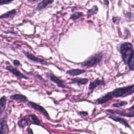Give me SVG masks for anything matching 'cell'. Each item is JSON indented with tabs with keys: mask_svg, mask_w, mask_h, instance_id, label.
I'll list each match as a JSON object with an SVG mask.
<instances>
[{
	"mask_svg": "<svg viewBox=\"0 0 134 134\" xmlns=\"http://www.w3.org/2000/svg\"><path fill=\"white\" fill-rule=\"evenodd\" d=\"M100 85H103V86L105 85V82L104 80H99V79H97L95 81H94L93 82L90 83L88 87L89 90H94L98 86H100Z\"/></svg>",
	"mask_w": 134,
	"mask_h": 134,
	"instance_id": "cell-10",
	"label": "cell"
},
{
	"mask_svg": "<svg viewBox=\"0 0 134 134\" xmlns=\"http://www.w3.org/2000/svg\"><path fill=\"white\" fill-rule=\"evenodd\" d=\"M98 12V8L97 6H94L92 8L88 10L87 12V16L88 17H91V16L96 14V13Z\"/></svg>",
	"mask_w": 134,
	"mask_h": 134,
	"instance_id": "cell-18",
	"label": "cell"
},
{
	"mask_svg": "<svg viewBox=\"0 0 134 134\" xmlns=\"http://www.w3.org/2000/svg\"><path fill=\"white\" fill-rule=\"evenodd\" d=\"M128 65L131 70L134 71V50H133L132 54L129 59Z\"/></svg>",
	"mask_w": 134,
	"mask_h": 134,
	"instance_id": "cell-19",
	"label": "cell"
},
{
	"mask_svg": "<svg viewBox=\"0 0 134 134\" xmlns=\"http://www.w3.org/2000/svg\"><path fill=\"white\" fill-rule=\"evenodd\" d=\"M80 113L81 115H83V116H87L88 115V113L86 111H82V112H80Z\"/></svg>",
	"mask_w": 134,
	"mask_h": 134,
	"instance_id": "cell-27",
	"label": "cell"
},
{
	"mask_svg": "<svg viewBox=\"0 0 134 134\" xmlns=\"http://www.w3.org/2000/svg\"><path fill=\"white\" fill-rule=\"evenodd\" d=\"M85 72V70H81V69H72L68 70L66 72V73L72 75V76H76L80 75L81 74H82L83 73Z\"/></svg>",
	"mask_w": 134,
	"mask_h": 134,
	"instance_id": "cell-15",
	"label": "cell"
},
{
	"mask_svg": "<svg viewBox=\"0 0 134 134\" xmlns=\"http://www.w3.org/2000/svg\"><path fill=\"white\" fill-rule=\"evenodd\" d=\"M6 69L8 71H9L10 72H11L12 74H13L14 75L17 76L18 78L20 79H26L28 80V77L25 76L24 74H23L21 72H20L18 70H17L16 68H14V66L12 65H8L6 66Z\"/></svg>",
	"mask_w": 134,
	"mask_h": 134,
	"instance_id": "cell-5",
	"label": "cell"
},
{
	"mask_svg": "<svg viewBox=\"0 0 134 134\" xmlns=\"http://www.w3.org/2000/svg\"><path fill=\"white\" fill-rule=\"evenodd\" d=\"M134 110V105L133 106H132V107H131L130 108H129V109H128V110Z\"/></svg>",
	"mask_w": 134,
	"mask_h": 134,
	"instance_id": "cell-30",
	"label": "cell"
},
{
	"mask_svg": "<svg viewBox=\"0 0 134 134\" xmlns=\"http://www.w3.org/2000/svg\"><path fill=\"white\" fill-rule=\"evenodd\" d=\"M53 1H50V0H43L40 2L37 5L36 7V10L38 11H40L46 7H47L49 4L52 3Z\"/></svg>",
	"mask_w": 134,
	"mask_h": 134,
	"instance_id": "cell-12",
	"label": "cell"
},
{
	"mask_svg": "<svg viewBox=\"0 0 134 134\" xmlns=\"http://www.w3.org/2000/svg\"><path fill=\"white\" fill-rule=\"evenodd\" d=\"M102 58L103 53L102 52L97 53L88 58L86 60L82 63V66L86 67L94 66L100 62Z\"/></svg>",
	"mask_w": 134,
	"mask_h": 134,
	"instance_id": "cell-3",
	"label": "cell"
},
{
	"mask_svg": "<svg viewBox=\"0 0 134 134\" xmlns=\"http://www.w3.org/2000/svg\"><path fill=\"white\" fill-rule=\"evenodd\" d=\"M104 2L105 3V4H106V5H108V3H109L108 1H104Z\"/></svg>",
	"mask_w": 134,
	"mask_h": 134,
	"instance_id": "cell-29",
	"label": "cell"
},
{
	"mask_svg": "<svg viewBox=\"0 0 134 134\" xmlns=\"http://www.w3.org/2000/svg\"><path fill=\"white\" fill-rule=\"evenodd\" d=\"M12 2V1H0V5H4V4H8L9 3H10Z\"/></svg>",
	"mask_w": 134,
	"mask_h": 134,
	"instance_id": "cell-26",
	"label": "cell"
},
{
	"mask_svg": "<svg viewBox=\"0 0 134 134\" xmlns=\"http://www.w3.org/2000/svg\"><path fill=\"white\" fill-rule=\"evenodd\" d=\"M13 64L15 66H21V63H20L19 61L18 60H15L13 61Z\"/></svg>",
	"mask_w": 134,
	"mask_h": 134,
	"instance_id": "cell-24",
	"label": "cell"
},
{
	"mask_svg": "<svg viewBox=\"0 0 134 134\" xmlns=\"http://www.w3.org/2000/svg\"><path fill=\"white\" fill-rule=\"evenodd\" d=\"M29 118L30 120L34 124L38 125H40V120H39V119L37 118V117L36 115H30L29 116Z\"/></svg>",
	"mask_w": 134,
	"mask_h": 134,
	"instance_id": "cell-20",
	"label": "cell"
},
{
	"mask_svg": "<svg viewBox=\"0 0 134 134\" xmlns=\"http://www.w3.org/2000/svg\"><path fill=\"white\" fill-rule=\"evenodd\" d=\"M23 53H24L25 55L29 60H30V61H32L34 62H36V63H40L41 64L45 65H48L50 64L49 62H48L46 60H43L42 59L36 57V56H35L34 55H33L31 53H30L29 52L24 51Z\"/></svg>",
	"mask_w": 134,
	"mask_h": 134,
	"instance_id": "cell-4",
	"label": "cell"
},
{
	"mask_svg": "<svg viewBox=\"0 0 134 134\" xmlns=\"http://www.w3.org/2000/svg\"><path fill=\"white\" fill-rule=\"evenodd\" d=\"M6 97L5 96H3L0 99V117L4 111L6 104Z\"/></svg>",
	"mask_w": 134,
	"mask_h": 134,
	"instance_id": "cell-14",
	"label": "cell"
},
{
	"mask_svg": "<svg viewBox=\"0 0 134 134\" xmlns=\"http://www.w3.org/2000/svg\"><path fill=\"white\" fill-rule=\"evenodd\" d=\"M113 97L111 92H109V93L105 94L104 95L102 96L98 99H97L96 101L98 104H102L105 103L113 99Z\"/></svg>",
	"mask_w": 134,
	"mask_h": 134,
	"instance_id": "cell-8",
	"label": "cell"
},
{
	"mask_svg": "<svg viewBox=\"0 0 134 134\" xmlns=\"http://www.w3.org/2000/svg\"><path fill=\"white\" fill-rule=\"evenodd\" d=\"M83 16V14L82 12H75L73 14H72L70 17L71 19H72L73 20H75L79 18H80L81 17Z\"/></svg>",
	"mask_w": 134,
	"mask_h": 134,
	"instance_id": "cell-21",
	"label": "cell"
},
{
	"mask_svg": "<svg viewBox=\"0 0 134 134\" xmlns=\"http://www.w3.org/2000/svg\"><path fill=\"white\" fill-rule=\"evenodd\" d=\"M10 98L13 100H15L16 101H19L23 103H26L28 102L27 97L22 94H15L11 95L10 96Z\"/></svg>",
	"mask_w": 134,
	"mask_h": 134,
	"instance_id": "cell-11",
	"label": "cell"
},
{
	"mask_svg": "<svg viewBox=\"0 0 134 134\" xmlns=\"http://www.w3.org/2000/svg\"><path fill=\"white\" fill-rule=\"evenodd\" d=\"M46 74H47V76L50 79V80L53 82L56 83L59 87H62V88H64L66 87L65 83L63 81L60 80L58 77L54 75L53 74L50 73H47Z\"/></svg>",
	"mask_w": 134,
	"mask_h": 134,
	"instance_id": "cell-7",
	"label": "cell"
},
{
	"mask_svg": "<svg viewBox=\"0 0 134 134\" xmlns=\"http://www.w3.org/2000/svg\"><path fill=\"white\" fill-rule=\"evenodd\" d=\"M109 118L113 119V120L117 121V122H119L120 124H121L122 125H124L125 127H128L130 128V126L128 124V123L126 121V120H125L124 118L119 117H116V116H109Z\"/></svg>",
	"mask_w": 134,
	"mask_h": 134,
	"instance_id": "cell-13",
	"label": "cell"
},
{
	"mask_svg": "<svg viewBox=\"0 0 134 134\" xmlns=\"http://www.w3.org/2000/svg\"><path fill=\"white\" fill-rule=\"evenodd\" d=\"M107 112H109L111 114H116L122 116H125L128 117H134V111H131L130 113H125L121 110H107Z\"/></svg>",
	"mask_w": 134,
	"mask_h": 134,
	"instance_id": "cell-9",
	"label": "cell"
},
{
	"mask_svg": "<svg viewBox=\"0 0 134 134\" xmlns=\"http://www.w3.org/2000/svg\"><path fill=\"white\" fill-rule=\"evenodd\" d=\"M27 121L25 119H22L20 121V126L22 127H25L27 126Z\"/></svg>",
	"mask_w": 134,
	"mask_h": 134,
	"instance_id": "cell-23",
	"label": "cell"
},
{
	"mask_svg": "<svg viewBox=\"0 0 134 134\" xmlns=\"http://www.w3.org/2000/svg\"><path fill=\"white\" fill-rule=\"evenodd\" d=\"M120 17H114V18H113V22H114V23L118 24V23H119V20H120Z\"/></svg>",
	"mask_w": 134,
	"mask_h": 134,
	"instance_id": "cell-25",
	"label": "cell"
},
{
	"mask_svg": "<svg viewBox=\"0 0 134 134\" xmlns=\"http://www.w3.org/2000/svg\"><path fill=\"white\" fill-rule=\"evenodd\" d=\"M27 131H28V134H34L33 132H32V130H31L30 128H28V130H27Z\"/></svg>",
	"mask_w": 134,
	"mask_h": 134,
	"instance_id": "cell-28",
	"label": "cell"
},
{
	"mask_svg": "<svg viewBox=\"0 0 134 134\" xmlns=\"http://www.w3.org/2000/svg\"><path fill=\"white\" fill-rule=\"evenodd\" d=\"M127 102H124V101H121L119 103H117L115 104H114L113 105V106L114 107H117V108H119V107H121L123 106H125L126 105H127Z\"/></svg>",
	"mask_w": 134,
	"mask_h": 134,
	"instance_id": "cell-22",
	"label": "cell"
},
{
	"mask_svg": "<svg viewBox=\"0 0 134 134\" xmlns=\"http://www.w3.org/2000/svg\"><path fill=\"white\" fill-rule=\"evenodd\" d=\"M119 51L121 54L124 62L128 64L129 59L133 52L132 45L129 42H124L120 44Z\"/></svg>",
	"mask_w": 134,
	"mask_h": 134,
	"instance_id": "cell-1",
	"label": "cell"
},
{
	"mask_svg": "<svg viewBox=\"0 0 134 134\" xmlns=\"http://www.w3.org/2000/svg\"><path fill=\"white\" fill-rule=\"evenodd\" d=\"M113 97H126L134 93V85L117 88L111 92Z\"/></svg>",
	"mask_w": 134,
	"mask_h": 134,
	"instance_id": "cell-2",
	"label": "cell"
},
{
	"mask_svg": "<svg viewBox=\"0 0 134 134\" xmlns=\"http://www.w3.org/2000/svg\"><path fill=\"white\" fill-rule=\"evenodd\" d=\"M88 80L87 79L82 78H75L72 79V83H76L79 85H85L88 82Z\"/></svg>",
	"mask_w": 134,
	"mask_h": 134,
	"instance_id": "cell-16",
	"label": "cell"
},
{
	"mask_svg": "<svg viewBox=\"0 0 134 134\" xmlns=\"http://www.w3.org/2000/svg\"><path fill=\"white\" fill-rule=\"evenodd\" d=\"M16 14V9H13L9 12L5 13V14H2L0 16V18H11L14 16Z\"/></svg>",
	"mask_w": 134,
	"mask_h": 134,
	"instance_id": "cell-17",
	"label": "cell"
},
{
	"mask_svg": "<svg viewBox=\"0 0 134 134\" xmlns=\"http://www.w3.org/2000/svg\"><path fill=\"white\" fill-rule=\"evenodd\" d=\"M28 104L29 106H30L32 108L38 111L39 112L42 114L44 116H46L47 117H48V118L49 117L48 113H47L46 110L43 107L40 106L39 105H38L35 103L32 102H28Z\"/></svg>",
	"mask_w": 134,
	"mask_h": 134,
	"instance_id": "cell-6",
	"label": "cell"
}]
</instances>
